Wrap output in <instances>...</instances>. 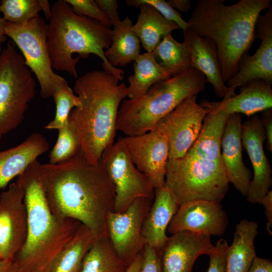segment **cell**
<instances>
[{
	"mask_svg": "<svg viewBox=\"0 0 272 272\" xmlns=\"http://www.w3.org/2000/svg\"><path fill=\"white\" fill-rule=\"evenodd\" d=\"M230 114L223 111L208 112L194 144L184 156L211 161H220L223 131Z\"/></svg>",
	"mask_w": 272,
	"mask_h": 272,
	"instance_id": "cell-24",
	"label": "cell"
},
{
	"mask_svg": "<svg viewBox=\"0 0 272 272\" xmlns=\"http://www.w3.org/2000/svg\"><path fill=\"white\" fill-rule=\"evenodd\" d=\"M182 31L183 43L190 54L191 68L205 76L218 97H223L224 100L231 98L229 88L222 77L215 43L210 39L197 35L189 28Z\"/></svg>",
	"mask_w": 272,
	"mask_h": 272,
	"instance_id": "cell-20",
	"label": "cell"
},
{
	"mask_svg": "<svg viewBox=\"0 0 272 272\" xmlns=\"http://www.w3.org/2000/svg\"><path fill=\"white\" fill-rule=\"evenodd\" d=\"M154 198L143 224L142 234L146 245L160 250L169 239L167 229L179 206L165 185L155 188Z\"/></svg>",
	"mask_w": 272,
	"mask_h": 272,
	"instance_id": "cell-22",
	"label": "cell"
},
{
	"mask_svg": "<svg viewBox=\"0 0 272 272\" xmlns=\"http://www.w3.org/2000/svg\"><path fill=\"white\" fill-rule=\"evenodd\" d=\"M258 224L241 220L236 226L233 240L226 255L225 272H247L256 257L254 239L258 233Z\"/></svg>",
	"mask_w": 272,
	"mask_h": 272,
	"instance_id": "cell-25",
	"label": "cell"
},
{
	"mask_svg": "<svg viewBox=\"0 0 272 272\" xmlns=\"http://www.w3.org/2000/svg\"><path fill=\"white\" fill-rule=\"evenodd\" d=\"M247 272H272V262L269 259L256 256Z\"/></svg>",
	"mask_w": 272,
	"mask_h": 272,
	"instance_id": "cell-42",
	"label": "cell"
},
{
	"mask_svg": "<svg viewBox=\"0 0 272 272\" xmlns=\"http://www.w3.org/2000/svg\"><path fill=\"white\" fill-rule=\"evenodd\" d=\"M40 2L41 11L43 12L46 20L49 21L51 15V7L49 3L47 0H40Z\"/></svg>",
	"mask_w": 272,
	"mask_h": 272,
	"instance_id": "cell-46",
	"label": "cell"
},
{
	"mask_svg": "<svg viewBox=\"0 0 272 272\" xmlns=\"http://www.w3.org/2000/svg\"><path fill=\"white\" fill-rule=\"evenodd\" d=\"M100 162L115 187V212H122L139 197L153 200L155 188L132 162L122 138L104 151Z\"/></svg>",
	"mask_w": 272,
	"mask_h": 272,
	"instance_id": "cell-10",
	"label": "cell"
},
{
	"mask_svg": "<svg viewBox=\"0 0 272 272\" xmlns=\"http://www.w3.org/2000/svg\"><path fill=\"white\" fill-rule=\"evenodd\" d=\"M122 138L132 162L154 188L165 186L169 152L166 135L154 128L141 135Z\"/></svg>",
	"mask_w": 272,
	"mask_h": 272,
	"instance_id": "cell-14",
	"label": "cell"
},
{
	"mask_svg": "<svg viewBox=\"0 0 272 272\" xmlns=\"http://www.w3.org/2000/svg\"><path fill=\"white\" fill-rule=\"evenodd\" d=\"M255 37L261 40L252 55L245 53L240 59L236 74L226 82L231 97L235 89L254 79H261L272 84V8L263 15H259L255 26Z\"/></svg>",
	"mask_w": 272,
	"mask_h": 272,
	"instance_id": "cell-15",
	"label": "cell"
},
{
	"mask_svg": "<svg viewBox=\"0 0 272 272\" xmlns=\"http://www.w3.org/2000/svg\"><path fill=\"white\" fill-rule=\"evenodd\" d=\"M129 6L137 8L142 4H148L156 9L165 18L174 22L182 30L188 28L187 22L184 20L181 14L164 0H126Z\"/></svg>",
	"mask_w": 272,
	"mask_h": 272,
	"instance_id": "cell-36",
	"label": "cell"
},
{
	"mask_svg": "<svg viewBox=\"0 0 272 272\" xmlns=\"http://www.w3.org/2000/svg\"><path fill=\"white\" fill-rule=\"evenodd\" d=\"M140 13L132 29L139 37L144 48L152 52L166 35L180 29L174 22L165 18L156 9L148 4L139 6Z\"/></svg>",
	"mask_w": 272,
	"mask_h": 272,
	"instance_id": "cell-26",
	"label": "cell"
},
{
	"mask_svg": "<svg viewBox=\"0 0 272 272\" xmlns=\"http://www.w3.org/2000/svg\"><path fill=\"white\" fill-rule=\"evenodd\" d=\"M132 26L128 16L113 26L111 45L105 51V56L115 67L124 66L140 55V40L133 31Z\"/></svg>",
	"mask_w": 272,
	"mask_h": 272,
	"instance_id": "cell-27",
	"label": "cell"
},
{
	"mask_svg": "<svg viewBox=\"0 0 272 272\" xmlns=\"http://www.w3.org/2000/svg\"><path fill=\"white\" fill-rule=\"evenodd\" d=\"M6 21L3 18H0V53L3 50V44L7 40L5 33V27Z\"/></svg>",
	"mask_w": 272,
	"mask_h": 272,
	"instance_id": "cell-47",
	"label": "cell"
},
{
	"mask_svg": "<svg viewBox=\"0 0 272 272\" xmlns=\"http://www.w3.org/2000/svg\"><path fill=\"white\" fill-rule=\"evenodd\" d=\"M167 2L175 10L182 12H187L191 7L190 0H168Z\"/></svg>",
	"mask_w": 272,
	"mask_h": 272,
	"instance_id": "cell-43",
	"label": "cell"
},
{
	"mask_svg": "<svg viewBox=\"0 0 272 272\" xmlns=\"http://www.w3.org/2000/svg\"><path fill=\"white\" fill-rule=\"evenodd\" d=\"M265 140L260 116L256 115L244 121L242 127V143L249 155L254 172L246 197L252 203L259 204L272 185L271 167L263 147Z\"/></svg>",
	"mask_w": 272,
	"mask_h": 272,
	"instance_id": "cell-17",
	"label": "cell"
},
{
	"mask_svg": "<svg viewBox=\"0 0 272 272\" xmlns=\"http://www.w3.org/2000/svg\"><path fill=\"white\" fill-rule=\"evenodd\" d=\"M49 149L46 139L40 133L34 132L16 147L0 151V189L4 188Z\"/></svg>",
	"mask_w": 272,
	"mask_h": 272,
	"instance_id": "cell-23",
	"label": "cell"
},
{
	"mask_svg": "<svg viewBox=\"0 0 272 272\" xmlns=\"http://www.w3.org/2000/svg\"><path fill=\"white\" fill-rule=\"evenodd\" d=\"M0 272H17L13 261H6L0 257Z\"/></svg>",
	"mask_w": 272,
	"mask_h": 272,
	"instance_id": "cell-45",
	"label": "cell"
},
{
	"mask_svg": "<svg viewBox=\"0 0 272 272\" xmlns=\"http://www.w3.org/2000/svg\"><path fill=\"white\" fill-rule=\"evenodd\" d=\"M77 15L98 21L111 27L113 25L108 15L93 0H65Z\"/></svg>",
	"mask_w": 272,
	"mask_h": 272,
	"instance_id": "cell-35",
	"label": "cell"
},
{
	"mask_svg": "<svg viewBox=\"0 0 272 272\" xmlns=\"http://www.w3.org/2000/svg\"><path fill=\"white\" fill-rule=\"evenodd\" d=\"M95 1L108 15L113 26L118 24L120 22L117 11L118 5L116 0H95Z\"/></svg>",
	"mask_w": 272,
	"mask_h": 272,
	"instance_id": "cell-39",
	"label": "cell"
},
{
	"mask_svg": "<svg viewBox=\"0 0 272 272\" xmlns=\"http://www.w3.org/2000/svg\"><path fill=\"white\" fill-rule=\"evenodd\" d=\"M205 76L191 68L153 85L143 95L124 99L117 115L116 128L126 136L152 130L158 122L186 98L206 88Z\"/></svg>",
	"mask_w": 272,
	"mask_h": 272,
	"instance_id": "cell-6",
	"label": "cell"
},
{
	"mask_svg": "<svg viewBox=\"0 0 272 272\" xmlns=\"http://www.w3.org/2000/svg\"><path fill=\"white\" fill-rule=\"evenodd\" d=\"M45 197L56 217L73 219L99 237L107 235L106 221L114 212L115 190L105 169L87 162L81 149L57 164H41Z\"/></svg>",
	"mask_w": 272,
	"mask_h": 272,
	"instance_id": "cell-1",
	"label": "cell"
},
{
	"mask_svg": "<svg viewBox=\"0 0 272 272\" xmlns=\"http://www.w3.org/2000/svg\"><path fill=\"white\" fill-rule=\"evenodd\" d=\"M199 104L207 113L223 111L250 116L272 108V89L264 80L254 79L241 86L239 94L228 99L219 102L204 99Z\"/></svg>",
	"mask_w": 272,
	"mask_h": 272,
	"instance_id": "cell-21",
	"label": "cell"
},
{
	"mask_svg": "<svg viewBox=\"0 0 272 272\" xmlns=\"http://www.w3.org/2000/svg\"><path fill=\"white\" fill-rule=\"evenodd\" d=\"M24 197L16 182L0 194V257L6 261H13L26 240L28 215Z\"/></svg>",
	"mask_w": 272,
	"mask_h": 272,
	"instance_id": "cell-13",
	"label": "cell"
},
{
	"mask_svg": "<svg viewBox=\"0 0 272 272\" xmlns=\"http://www.w3.org/2000/svg\"><path fill=\"white\" fill-rule=\"evenodd\" d=\"M113 75L92 71L78 78L74 92L81 105L71 111L68 121L75 130L87 162L98 165L104 151L114 143L116 121L127 87Z\"/></svg>",
	"mask_w": 272,
	"mask_h": 272,
	"instance_id": "cell-3",
	"label": "cell"
},
{
	"mask_svg": "<svg viewBox=\"0 0 272 272\" xmlns=\"http://www.w3.org/2000/svg\"><path fill=\"white\" fill-rule=\"evenodd\" d=\"M41 11L40 0H3L0 12L7 22L23 23L38 16Z\"/></svg>",
	"mask_w": 272,
	"mask_h": 272,
	"instance_id": "cell-34",
	"label": "cell"
},
{
	"mask_svg": "<svg viewBox=\"0 0 272 272\" xmlns=\"http://www.w3.org/2000/svg\"><path fill=\"white\" fill-rule=\"evenodd\" d=\"M16 182L24 192L28 230L25 243L13 261L17 272H51L55 259L81 223L52 214L43 189L41 164L37 160L17 176Z\"/></svg>",
	"mask_w": 272,
	"mask_h": 272,
	"instance_id": "cell-2",
	"label": "cell"
},
{
	"mask_svg": "<svg viewBox=\"0 0 272 272\" xmlns=\"http://www.w3.org/2000/svg\"><path fill=\"white\" fill-rule=\"evenodd\" d=\"M96 237L82 224L55 259L51 272H79L85 255Z\"/></svg>",
	"mask_w": 272,
	"mask_h": 272,
	"instance_id": "cell-30",
	"label": "cell"
},
{
	"mask_svg": "<svg viewBox=\"0 0 272 272\" xmlns=\"http://www.w3.org/2000/svg\"><path fill=\"white\" fill-rule=\"evenodd\" d=\"M266 140L267 149L272 152V108L262 111L260 117Z\"/></svg>",
	"mask_w": 272,
	"mask_h": 272,
	"instance_id": "cell-40",
	"label": "cell"
},
{
	"mask_svg": "<svg viewBox=\"0 0 272 272\" xmlns=\"http://www.w3.org/2000/svg\"><path fill=\"white\" fill-rule=\"evenodd\" d=\"M229 245L226 240L219 239L214 246L210 257L209 267L207 272H225L226 255Z\"/></svg>",
	"mask_w": 272,
	"mask_h": 272,
	"instance_id": "cell-37",
	"label": "cell"
},
{
	"mask_svg": "<svg viewBox=\"0 0 272 272\" xmlns=\"http://www.w3.org/2000/svg\"><path fill=\"white\" fill-rule=\"evenodd\" d=\"M259 204L265 209V214L267 219L266 229L269 235H272V191L269 190L260 200Z\"/></svg>",
	"mask_w": 272,
	"mask_h": 272,
	"instance_id": "cell-41",
	"label": "cell"
},
{
	"mask_svg": "<svg viewBox=\"0 0 272 272\" xmlns=\"http://www.w3.org/2000/svg\"><path fill=\"white\" fill-rule=\"evenodd\" d=\"M224 0H199L187 22L197 35L216 44L222 77L226 83L237 73L241 57L256 38L255 26L271 0H241L226 6Z\"/></svg>",
	"mask_w": 272,
	"mask_h": 272,
	"instance_id": "cell-4",
	"label": "cell"
},
{
	"mask_svg": "<svg viewBox=\"0 0 272 272\" xmlns=\"http://www.w3.org/2000/svg\"><path fill=\"white\" fill-rule=\"evenodd\" d=\"M80 149L78 135L67 121L58 129L57 141L49 156V163L57 164L65 161L75 156Z\"/></svg>",
	"mask_w": 272,
	"mask_h": 272,
	"instance_id": "cell-33",
	"label": "cell"
},
{
	"mask_svg": "<svg viewBox=\"0 0 272 272\" xmlns=\"http://www.w3.org/2000/svg\"><path fill=\"white\" fill-rule=\"evenodd\" d=\"M171 77L157 61L153 52L140 54L134 60V74L128 78L129 99L144 95L155 83Z\"/></svg>",
	"mask_w": 272,
	"mask_h": 272,
	"instance_id": "cell-28",
	"label": "cell"
},
{
	"mask_svg": "<svg viewBox=\"0 0 272 272\" xmlns=\"http://www.w3.org/2000/svg\"><path fill=\"white\" fill-rule=\"evenodd\" d=\"M35 88L24 57L8 43L0 53V140L23 121Z\"/></svg>",
	"mask_w": 272,
	"mask_h": 272,
	"instance_id": "cell-8",
	"label": "cell"
},
{
	"mask_svg": "<svg viewBox=\"0 0 272 272\" xmlns=\"http://www.w3.org/2000/svg\"><path fill=\"white\" fill-rule=\"evenodd\" d=\"M143 252L140 253L127 267L125 272H139L143 262Z\"/></svg>",
	"mask_w": 272,
	"mask_h": 272,
	"instance_id": "cell-44",
	"label": "cell"
},
{
	"mask_svg": "<svg viewBox=\"0 0 272 272\" xmlns=\"http://www.w3.org/2000/svg\"><path fill=\"white\" fill-rule=\"evenodd\" d=\"M5 33L20 49L25 64L35 75L40 87L41 97H52L55 90L66 81L52 69L44 19L38 15L21 24L6 22Z\"/></svg>",
	"mask_w": 272,
	"mask_h": 272,
	"instance_id": "cell-9",
	"label": "cell"
},
{
	"mask_svg": "<svg viewBox=\"0 0 272 272\" xmlns=\"http://www.w3.org/2000/svg\"><path fill=\"white\" fill-rule=\"evenodd\" d=\"M128 267L119 257L108 235L95 238L79 272H125Z\"/></svg>",
	"mask_w": 272,
	"mask_h": 272,
	"instance_id": "cell-29",
	"label": "cell"
},
{
	"mask_svg": "<svg viewBox=\"0 0 272 272\" xmlns=\"http://www.w3.org/2000/svg\"><path fill=\"white\" fill-rule=\"evenodd\" d=\"M196 95H193L183 100L161 119L153 128L160 130L167 138L168 159L183 157L200 132L208 113L196 102Z\"/></svg>",
	"mask_w": 272,
	"mask_h": 272,
	"instance_id": "cell-12",
	"label": "cell"
},
{
	"mask_svg": "<svg viewBox=\"0 0 272 272\" xmlns=\"http://www.w3.org/2000/svg\"><path fill=\"white\" fill-rule=\"evenodd\" d=\"M214 248L210 236L187 231L176 232L159 250L162 271L191 272L196 259L209 255Z\"/></svg>",
	"mask_w": 272,
	"mask_h": 272,
	"instance_id": "cell-18",
	"label": "cell"
},
{
	"mask_svg": "<svg viewBox=\"0 0 272 272\" xmlns=\"http://www.w3.org/2000/svg\"><path fill=\"white\" fill-rule=\"evenodd\" d=\"M152 202L148 198H138L122 212H113L107 217L108 236L117 255L128 266L146 246L142 228Z\"/></svg>",
	"mask_w": 272,
	"mask_h": 272,
	"instance_id": "cell-11",
	"label": "cell"
},
{
	"mask_svg": "<svg viewBox=\"0 0 272 272\" xmlns=\"http://www.w3.org/2000/svg\"><path fill=\"white\" fill-rule=\"evenodd\" d=\"M47 24V43L52 67L78 78L76 65L81 57L90 54L102 60L103 70L119 81L124 71L113 66L105 56V49L111 45L112 29L101 22L79 16L65 0H59L51 7Z\"/></svg>",
	"mask_w": 272,
	"mask_h": 272,
	"instance_id": "cell-5",
	"label": "cell"
},
{
	"mask_svg": "<svg viewBox=\"0 0 272 272\" xmlns=\"http://www.w3.org/2000/svg\"><path fill=\"white\" fill-rule=\"evenodd\" d=\"M222 161H211L183 156L168 159L165 185L179 206L206 200L220 202L229 189Z\"/></svg>",
	"mask_w": 272,
	"mask_h": 272,
	"instance_id": "cell-7",
	"label": "cell"
},
{
	"mask_svg": "<svg viewBox=\"0 0 272 272\" xmlns=\"http://www.w3.org/2000/svg\"><path fill=\"white\" fill-rule=\"evenodd\" d=\"M56 105L55 117L44 128L47 129H59L68 121L73 109L79 107L80 100L69 87L67 82L58 86L52 96Z\"/></svg>",
	"mask_w": 272,
	"mask_h": 272,
	"instance_id": "cell-32",
	"label": "cell"
},
{
	"mask_svg": "<svg viewBox=\"0 0 272 272\" xmlns=\"http://www.w3.org/2000/svg\"><path fill=\"white\" fill-rule=\"evenodd\" d=\"M152 52L171 77L191 69L190 54L186 45L177 41L171 34L164 36Z\"/></svg>",
	"mask_w": 272,
	"mask_h": 272,
	"instance_id": "cell-31",
	"label": "cell"
},
{
	"mask_svg": "<svg viewBox=\"0 0 272 272\" xmlns=\"http://www.w3.org/2000/svg\"><path fill=\"white\" fill-rule=\"evenodd\" d=\"M228 223L227 214L220 202L194 200L179 206L167 232L171 235L187 231L210 236H221L225 232Z\"/></svg>",
	"mask_w": 272,
	"mask_h": 272,
	"instance_id": "cell-16",
	"label": "cell"
},
{
	"mask_svg": "<svg viewBox=\"0 0 272 272\" xmlns=\"http://www.w3.org/2000/svg\"><path fill=\"white\" fill-rule=\"evenodd\" d=\"M142 252L143 259L139 272H163L159 250L146 245Z\"/></svg>",
	"mask_w": 272,
	"mask_h": 272,
	"instance_id": "cell-38",
	"label": "cell"
},
{
	"mask_svg": "<svg viewBox=\"0 0 272 272\" xmlns=\"http://www.w3.org/2000/svg\"><path fill=\"white\" fill-rule=\"evenodd\" d=\"M242 127L241 114H230L222 137L221 159L229 182L246 196L251 173L242 159Z\"/></svg>",
	"mask_w": 272,
	"mask_h": 272,
	"instance_id": "cell-19",
	"label": "cell"
}]
</instances>
